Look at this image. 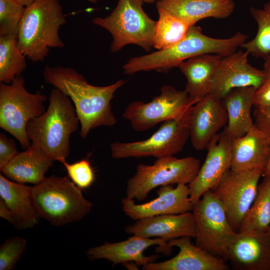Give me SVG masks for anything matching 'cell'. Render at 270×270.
Returning a JSON list of instances; mask_svg holds the SVG:
<instances>
[{
    "label": "cell",
    "instance_id": "cell-32",
    "mask_svg": "<svg viewBox=\"0 0 270 270\" xmlns=\"http://www.w3.org/2000/svg\"><path fill=\"white\" fill-rule=\"evenodd\" d=\"M26 240L22 237H10L0 246V270H12L26 249Z\"/></svg>",
    "mask_w": 270,
    "mask_h": 270
},
{
    "label": "cell",
    "instance_id": "cell-21",
    "mask_svg": "<svg viewBox=\"0 0 270 270\" xmlns=\"http://www.w3.org/2000/svg\"><path fill=\"white\" fill-rule=\"evenodd\" d=\"M156 6L168 11L190 26L206 18H227L234 12L235 5L232 0H160Z\"/></svg>",
    "mask_w": 270,
    "mask_h": 270
},
{
    "label": "cell",
    "instance_id": "cell-2",
    "mask_svg": "<svg viewBox=\"0 0 270 270\" xmlns=\"http://www.w3.org/2000/svg\"><path fill=\"white\" fill-rule=\"evenodd\" d=\"M248 38L238 32L228 38H214L204 34L200 27L194 25L179 42L148 54L132 58L122 68L126 74L153 70L166 72L196 56L213 54L224 56L232 54L247 41Z\"/></svg>",
    "mask_w": 270,
    "mask_h": 270
},
{
    "label": "cell",
    "instance_id": "cell-15",
    "mask_svg": "<svg viewBox=\"0 0 270 270\" xmlns=\"http://www.w3.org/2000/svg\"><path fill=\"white\" fill-rule=\"evenodd\" d=\"M158 196L152 200L136 204L127 198L122 200V210L133 220L164 214H176L192 212L194 204L190 196L188 186L183 184L161 186L158 190Z\"/></svg>",
    "mask_w": 270,
    "mask_h": 270
},
{
    "label": "cell",
    "instance_id": "cell-16",
    "mask_svg": "<svg viewBox=\"0 0 270 270\" xmlns=\"http://www.w3.org/2000/svg\"><path fill=\"white\" fill-rule=\"evenodd\" d=\"M222 100L210 94L192 106L189 118L190 138L198 150L206 149L218 132L228 123Z\"/></svg>",
    "mask_w": 270,
    "mask_h": 270
},
{
    "label": "cell",
    "instance_id": "cell-12",
    "mask_svg": "<svg viewBox=\"0 0 270 270\" xmlns=\"http://www.w3.org/2000/svg\"><path fill=\"white\" fill-rule=\"evenodd\" d=\"M264 168L234 172L230 169L212 190L224 207L228 220L236 232L252 204Z\"/></svg>",
    "mask_w": 270,
    "mask_h": 270
},
{
    "label": "cell",
    "instance_id": "cell-34",
    "mask_svg": "<svg viewBox=\"0 0 270 270\" xmlns=\"http://www.w3.org/2000/svg\"><path fill=\"white\" fill-rule=\"evenodd\" d=\"M264 60V78L254 94L253 106L255 108L270 106V55Z\"/></svg>",
    "mask_w": 270,
    "mask_h": 270
},
{
    "label": "cell",
    "instance_id": "cell-7",
    "mask_svg": "<svg viewBox=\"0 0 270 270\" xmlns=\"http://www.w3.org/2000/svg\"><path fill=\"white\" fill-rule=\"evenodd\" d=\"M24 82L20 75L10 84L0 83V127L14 136L23 150L31 144L26 132V124L45 112L44 102L47 99L40 92H28Z\"/></svg>",
    "mask_w": 270,
    "mask_h": 270
},
{
    "label": "cell",
    "instance_id": "cell-28",
    "mask_svg": "<svg viewBox=\"0 0 270 270\" xmlns=\"http://www.w3.org/2000/svg\"><path fill=\"white\" fill-rule=\"evenodd\" d=\"M26 58L16 36H0V82L10 84L21 75L27 67Z\"/></svg>",
    "mask_w": 270,
    "mask_h": 270
},
{
    "label": "cell",
    "instance_id": "cell-4",
    "mask_svg": "<svg viewBox=\"0 0 270 270\" xmlns=\"http://www.w3.org/2000/svg\"><path fill=\"white\" fill-rule=\"evenodd\" d=\"M66 22L60 0H36L26 7L17 40L26 58L42 62L50 48H64L59 30Z\"/></svg>",
    "mask_w": 270,
    "mask_h": 270
},
{
    "label": "cell",
    "instance_id": "cell-11",
    "mask_svg": "<svg viewBox=\"0 0 270 270\" xmlns=\"http://www.w3.org/2000/svg\"><path fill=\"white\" fill-rule=\"evenodd\" d=\"M191 104L186 90L164 86L160 94L148 102L134 101L126 107L122 116L137 132L148 130L157 124L180 118L190 110Z\"/></svg>",
    "mask_w": 270,
    "mask_h": 270
},
{
    "label": "cell",
    "instance_id": "cell-3",
    "mask_svg": "<svg viewBox=\"0 0 270 270\" xmlns=\"http://www.w3.org/2000/svg\"><path fill=\"white\" fill-rule=\"evenodd\" d=\"M79 124L72 100L54 88L50 94L48 109L28 122L26 132L31 144L53 161L60 162L70 154V137Z\"/></svg>",
    "mask_w": 270,
    "mask_h": 270
},
{
    "label": "cell",
    "instance_id": "cell-19",
    "mask_svg": "<svg viewBox=\"0 0 270 270\" xmlns=\"http://www.w3.org/2000/svg\"><path fill=\"white\" fill-rule=\"evenodd\" d=\"M191 237L184 236L170 240L168 246H176L179 252L174 258L160 262L149 263L144 270H228L226 260L211 254L193 244Z\"/></svg>",
    "mask_w": 270,
    "mask_h": 270
},
{
    "label": "cell",
    "instance_id": "cell-25",
    "mask_svg": "<svg viewBox=\"0 0 270 270\" xmlns=\"http://www.w3.org/2000/svg\"><path fill=\"white\" fill-rule=\"evenodd\" d=\"M222 57L213 54H202L190 58L178 66L186 78L185 90L192 106L210 94L212 76Z\"/></svg>",
    "mask_w": 270,
    "mask_h": 270
},
{
    "label": "cell",
    "instance_id": "cell-13",
    "mask_svg": "<svg viewBox=\"0 0 270 270\" xmlns=\"http://www.w3.org/2000/svg\"><path fill=\"white\" fill-rule=\"evenodd\" d=\"M246 51L239 50L222 56L212 78L210 94L222 99L232 90L261 85L264 73L248 63Z\"/></svg>",
    "mask_w": 270,
    "mask_h": 270
},
{
    "label": "cell",
    "instance_id": "cell-1",
    "mask_svg": "<svg viewBox=\"0 0 270 270\" xmlns=\"http://www.w3.org/2000/svg\"><path fill=\"white\" fill-rule=\"evenodd\" d=\"M43 75L46 82L72 100L80 124V135L82 139L92 130L102 126H112L116 124L111 101L116 92L124 84V80H120L106 86H95L90 84L74 69L60 66H46Z\"/></svg>",
    "mask_w": 270,
    "mask_h": 270
},
{
    "label": "cell",
    "instance_id": "cell-22",
    "mask_svg": "<svg viewBox=\"0 0 270 270\" xmlns=\"http://www.w3.org/2000/svg\"><path fill=\"white\" fill-rule=\"evenodd\" d=\"M270 156L268 139L257 128L232 138L230 170L242 172L264 168Z\"/></svg>",
    "mask_w": 270,
    "mask_h": 270
},
{
    "label": "cell",
    "instance_id": "cell-23",
    "mask_svg": "<svg viewBox=\"0 0 270 270\" xmlns=\"http://www.w3.org/2000/svg\"><path fill=\"white\" fill-rule=\"evenodd\" d=\"M32 190V186L10 180L0 174V197L12 212L14 226L18 230L32 228L38 222Z\"/></svg>",
    "mask_w": 270,
    "mask_h": 270
},
{
    "label": "cell",
    "instance_id": "cell-10",
    "mask_svg": "<svg viewBox=\"0 0 270 270\" xmlns=\"http://www.w3.org/2000/svg\"><path fill=\"white\" fill-rule=\"evenodd\" d=\"M191 110V109H190ZM190 111L184 116L162 122L146 140L128 142H114L110 146L114 159L174 156L181 152L190 138Z\"/></svg>",
    "mask_w": 270,
    "mask_h": 270
},
{
    "label": "cell",
    "instance_id": "cell-14",
    "mask_svg": "<svg viewBox=\"0 0 270 270\" xmlns=\"http://www.w3.org/2000/svg\"><path fill=\"white\" fill-rule=\"evenodd\" d=\"M232 141V138L223 132L218 134L208 146L204 162L196 177L188 185L193 204L204 192L214 190L230 169Z\"/></svg>",
    "mask_w": 270,
    "mask_h": 270
},
{
    "label": "cell",
    "instance_id": "cell-5",
    "mask_svg": "<svg viewBox=\"0 0 270 270\" xmlns=\"http://www.w3.org/2000/svg\"><path fill=\"white\" fill-rule=\"evenodd\" d=\"M32 193L39 218L56 226L82 220L92 206L67 177H45L32 186Z\"/></svg>",
    "mask_w": 270,
    "mask_h": 270
},
{
    "label": "cell",
    "instance_id": "cell-6",
    "mask_svg": "<svg viewBox=\"0 0 270 270\" xmlns=\"http://www.w3.org/2000/svg\"><path fill=\"white\" fill-rule=\"evenodd\" d=\"M141 0H118L108 16L92 20L95 25L107 30L112 36L110 52L134 44L149 52L153 47L156 21L144 12Z\"/></svg>",
    "mask_w": 270,
    "mask_h": 270
},
{
    "label": "cell",
    "instance_id": "cell-41",
    "mask_svg": "<svg viewBox=\"0 0 270 270\" xmlns=\"http://www.w3.org/2000/svg\"><path fill=\"white\" fill-rule=\"evenodd\" d=\"M88 2L92 4H96L98 0H88Z\"/></svg>",
    "mask_w": 270,
    "mask_h": 270
},
{
    "label": "cell",
    "instance_id": "cell-37",
    "mask_svg": "<svg viewBox=\"0 0 270 270\" xmlns=\"http://www.w3.org/2000/svg\"><path fill=\"white\" fill-rule=\"evenodd\" d=\"M0 216L14 226V220L12 214L1 198H0Z\"/></svg>",
    "mask_w": 270,
    "mask_h": 270
},
{
    "label": "cell",
    "instance_id": "cell-8",
    "mask_svg": "<svg viewBox=\"0 0 270 270\" xmlns=\"http://www.w3.org/2000/svg\"><path fill=\"white\" fill-rule=\"evenodd\" d=\"M200 168V160L192 156L181 158L166 156L158 158L152 165L140 164L127 182L126 198L143 200L158 186L190 184Z\"/></svg>",
    "mask_w": 270,
    "mask_h": 270
},
{
    "label": "cell",
    "instance_id": "cell-38",
    "mask_svg": "<svg viewBox=\"0 0 270 270\" xmlns=\"http://www.w3.org/2000/svg\"><path fill=\"white\" fill-rule=\"evenodd\" d=\"M268 139L270 146V156L268 164L262 175L264 176H270V138H268Z\"/></svg>",
    "mask_w": 270,
    "mask_h": 270
},
{
    "label": "cell",
    "instance_id": "cell-9",
    "mask_svg": "<svg viewBox=\"0 0 270 270\" xmlns=\"http://www.w3.org/2000/svg\"><path fill=\"white\" fill-rule=\"evenodd\" d=\"M196 222L195 245L214 256L228 260L229 247L237 234L226 212L212 191L204 192L194 204Z\"/></svg>",
    "mask_w": 270,
    "mask_h": 270
},
{
    "label": "cell",
    "instance_id": "cell-27",
    "mask_svg": "<svg viewBox=\"0 0 270 270\" xmlns=\"http://www.w3.org/2000/svg\"><path fill=\"white\" fill-rule=\"evenodd\" d=\"M270 226V176H264L258 185L256 197L244 218L238 232H268Z\"/></svg>",
    "mask_w": 270,
    "mask_h": 270
},
{
    "label": "cell",
    "instance_id": "cell-42",
    "mask_svg": "<svg viewBox=\"0 0 270 270\" xmlns=\"http://www.w3.org/2000/svg\"><path fill=\"white\" fill-rule=\"evenodd\" d=\"M268 232L269 234H270V228H269Z\"/></svg>",
    "mask_w": 270,
    "mask_h": 270
},
{
    "label": "cell",
    "instance_id": "cell-31",
    "mask_svg": "<svg viewBox=\"0 0 270 270\" xmlns=\"http://www.w3.org/2000/svg\"><path fill=\"white\" fill-rule=\"evenodd\" d=\"M25 9L16 0H0V36H17Z\"/></svg>",
    "mask_w": 270,
    "mask_h": 270
},
{
    "label": "cell",
    "instance_id": "cell-18",
    "mask_svg": "<svg viewBox=\"0 0 270 270\" xmlns=\"http://www.w3.org/2000/svg\"><path fill=\"white\" fill-rule=\"evenodd\" d=\"M228 260L234 270H270L268 232H238L229 247Z\"/></svg>",
    "mask_w": 270,
    "mask_h": 270
},
{
    "label": "cell",
    "instance_id": "cell-36",
    "mask_svg": "<svg viewBox=\"0 0 270 270\" xmlns=\"http://www.w3.org/2000/svg\"><path fill=\"white\" fill-rule=\"evenodd\" d=\"M253 114L256 128L270 138V106L255 108Z\"/></svg>",
    "mask_w": 270,
    "mask_h": 270
},
{
    "label": "cell",
    "instance_id": "cell-30",
    "mask_svg": "<svg viewBox=\"0 0 270 270\" xmlns=\"http://www.w3.org/2000/svg\"><path fill=\"white\" fill-rule=\"evenodd\" d=\"M250 12L257 24L258 31L253 39L241 47L249 54L264 59L270 55V0L262 8L250 7Z\"/></svg>",
    "mask_w": 270,
    "mask_h": 270
},
{
    "label": "cell",
    "instance_id": "cell-26",
    "mask_svg": "<svg viewBox=\"0 0 270 270\" xmlns=\"http://www.w3.org/2000/svg\"><path fill=\"white\" fill-rule=\"evenodd\" d=\"M53 162L39 148L30 144L16 154L0 170L13 181L36 184L45 178L44 174Z\"/></svg>",
    "mask_w": 270,
    "mask_h": 270
},
{
    "label": "cell",
    "instance_id": "cell-33",
    "mask_svg": "<svg viewBox=\"0 0 270 270\" xmlns=\"http://www.w3.org/2000/svg\"><path fill=\"white\" fill-rule=\"evenodd\" d=\"M60 162L64 166L70 180L81 190L89 188L94 182L95 175L88 160H81L72 164L64 160Z\"/></svg>",
    "mask_w": 270,
    "mask_h": 270
},
{
    "label": "cell",
    "instance_id": "cell-35",
    "mask_svg": "<svg viewBox=\"0 0 270 270\" xmlns=\"http://www.w3.org/2000/svg\"><path fill=\"white\" fill-rule=\"evenodd\" d=\"M18 153L14 140L1 133L0 134V170L5 166Z\"/></svg>",
    "mask_w": 270,
    "mask_h": 270
},
{
    "label": "cell",
    "instance_id": "cell-40",
    "mask_svg": "<svg viewBox=\"0 0 270 270\" xmlns=\"http://www.w3.org/2000/svg\"><path fill=\"white\" fill-rule=\"evenodd\" d=\"M141 0L143 2L148 3V4H152L156 1V0Z\"/></svg>",
    "mask_w": 270,
    "mask_h": 270
},
{
    "label": "cell",
    "instance_id": "cell-17",
    "mask_svg": "<svg viewBox=\"0 0 270 270\" xmlns=\"http://www.w3.org/2000/svg\"><path fill=\"white\" fill-rule=\"evenodd\" d=\"M158 245V252L170 255L172 248L168 242L160 238H147L133 235L128 239L122 242L108 243L88 249L86 254L92 260L104 258L112 262L114 265L135 262L140 266H144L154 262L158 258L156 256H146L144 252L148 247Z\"/></svg>",
    "mask_w": 270,
    "mask_h": 270
},
{
    "label": "cell",
    "instance_id": "cell-29",
    "mask_svg": "<svg viewBox=\"0 0 270 270\" xmlns=\"http://www.w3.org/2000/svg\"><path fill=\"white\" fill-rule=\"evenodd\" d=\"M153 47L160 50L172 46L182 40L190 27L180 18L162 8H157Z\"/></svg>",
    "mask_w": 270,
    "mask_h": 270
},
{
    "label": "cell",
    "instance_id": "cell-20",
    "mask_svg": "<svg viewBox=\"0 0 270 270\" xmlns=\"http://www.w3.org/2000/svg\"><path fill=\"white\" fill-rule=\"evenodd\" d=\"M127 234L147 238H160L166 242L188 236L195 238L196 228L192 212L142 218L125 228Z\"/></svg>",
    "mask_w": 270,
    "mask_h": 270
},
{
    "label": "cell",
    "instance_id": "cell-39",
    "mask_svg": "<svg viewBox=\"0 0 270 270\" xmlns=\"http://www.w3.org/2000/svg\"><path fill=\"white\" fill-rule=\"evenodd\" d=\"M24 6L26 7L32 4L36 0H16Z\"/></svg>",
    "mask_w": 270,
    "mask_h": 270
},
{
    "label": "cell",
    "instance_id": "cell-24",
    "mask_svg": "<svg viewBox=\"0 0 270 270\" xmlns=\"http://www.w3.org/2000/svg\"><path fill=\"white\" fill-rule=\"evenodd\" d=\"M256 90L252 86L236 88L222 99L228 118L227 126L224 132L229 137H240L256 129L251 116Z\"/></svg>",
    "mask_w": 270,
    "mask_h": 270
}]
</instances>
